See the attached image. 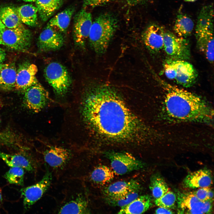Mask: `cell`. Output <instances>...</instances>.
Returning <instances> with one entry per match:
<instances>
[{"instance_id": "obj_1", "label": "cell", "mask_w": 214, "mask_h": 214, "mask_svg": "<svg viewBox=\"0 0 214 214\" xmlns=\"http://www.w3.org/2000/svg\"><path fill=\"white\" fill-rule=\"evenodd\" d=\"M82 100L79 111L81 123L95 134L121 141L141 138L146 132L142 122L111 88H94Z\"/></svg>"}, {"instance_id": "obj_2", "label": "cell", "mask_w": 214, "mask_h": 214, "mask_svg": "<svg viewBox=\"0 0 214 214\" xmlns=\"http://www.w3.org/2000/svg\"><path fill=\"white\" fill-rule=\"evenodd\" d=\"M164 83L166 91L163 108L171 120L206 124L213 121V109L202 98L186 90Z\"/></svg>"}, {"instance_id": "obj_3", "label": "cell", "mask_w": 214, "mask_h": 214, "mask_svg": "<svg viewBox=\"0 0 214 214\" xmlns=\"http://www.w3.org/2000/svg\"><path fill=\"white\" fill-rule=\"evenodd\" d=\"M118 26L116 17L106 12L100 15L93 21L88 37L90 46L98 54L106 51Z\"/></svg>"}, {"instance_id": "obj_4", "label": "cell", "mask_w": 214, "mask_h": 214, "mask_svg": "<svg viewBox=\"0 0 214 214\" xmlns=\"http://www.w3.org/2000/svg\"><path fill=\"white\" fill-rule=\"evenodd\" d=\"M213 17L212 5L203 7L198 16L195 29L197 47L211 63L214 61Z\"/></svg>"}, {"instance_id": "obj_5", "label": "cell", "mask_w": 214, "mask_h": 214, "mask_svg": "<svg viewBox=\"0 0 214 214\" xmlns=\"http://www.w3.org/2000/svg\"><path fill=\"white\" fill-rule=\"evenodd\" d=\"M45 79L58 95L66 94L71 84V79L66 67L57 62L49 63L44 70Z\"/></svg>"}, {"instance_id": "obj_6", "label": "cell", "mask_w": 214, "mask_h": 214, "mask_svg": "<svg viewBox=\"0 0 214 214\" xmlns=\"http://www.w3.org/2000/svg\"><path fill=\"white\" fill-rule=\"evenodd\" d=\"M0 36L4 45L11 49L25 51L31 45L32 34L23 25L14 28L7 27Z\"/></svg>"}, {"instance_id": "obj_7", "label": "cell", "mask_w": 214, "mask_h": 214, "mask_svg": "<svg viewBox=\"0 0 214 214\" xmlns=\"http://www.w3.org/2000/svg\"><path fill=\"white\" fill-rule=\"evenodd\" d=\"M105 154L110 161L113 171L118 175H122L140 170L144 167L142 161L127 152H109Z\"/></svg>"}, {"instance_id": "obj_8", "label": "cell", "mask_w": 214, "mask_h": 214, "mask_svg": "<svg viewBox=\"0 0 214 214\" xmlns=\"http://www.w3.org/2000/svg\"><path fill=\"white\" fill-rule=\"evenodd\" d=\"M170 65L172 80L182 86L190 87L195 83L197 73L193 65L185 60H168Z\"/></svg>"}, {"instance_id": "obj_9", "label": "cell", "mask_w": 214, "mask_h": 214, "mask_svg": "<svg viewBox=\"0 0 214 214\" xmlns=\"http://www.w3.org/2000/svg\"><path fill=\"white\" fill-rule=\"evenodd\" d=\"M46 169L44 175L39 182L21 189L25 210L29 209L39 200L50 187L52 180V175L48 169Z\"/></svg>"}, {"instance_id": "obj_10", "label": "cell", "mask_w": 214, "mask_h": 214, "mask_svg": "<svg viewBox=\"0 0 214 214\" xmlns=\"http://www.w3.org/2000/svg\"><path fill=\"white\" fill-rule=\"evenodd\" d=\"M92 15L90 12L83 8L75 15L73 28V36L75 45L84 48L88 38L92 24Z\"/></svg>"}, {"instance_id": "obj_11", "label": "cell", "mask_w": 214, "mask_h": 214, "mask_svg": "<svg viewBox=\"0 0 214 214\" xmlns=\"http://www.w3.org/2000/svg\"><path fill=\"white\" fill-rule=\"evenodd\" d=\"M163 48L166 54L174 59L185 60L190 55L188 41L169 32H165Z\"/></svg>"}, {"instance_id": "obj_12", "label": "cell", "mask_w": 214, "mask_h": 214, "mask_svg": "<svg viewBox=\"0 0 214 214\" xmlns=\"http://www.w3.org/2000/svg\"><path fill=\"white\" fill-rule=\"evenodd\" d=\"M49 100L48 92L39 82L24 91V104L28 109L35 112L44 108Z\"/></svg>"}, {"instance_id": "obj_13", "label": "cell", "mask_w": 214, "mask_h": 214, "mask_svg": "<svg viewBox=\"0 0 214 214\" xmlns=\"http://www.w3.org/2000/svg\"><path fill=\"white\" fill-rule=\"evenodd\" d=\"M212 202H203L199 200L193 193L181 195L178 201V213L188 214L209 213L211 212Z\"/></svg>"}, {"instance_id": "obj_14", "label": "cell", "mask_w": 214, "mask_h": 214, "mask_svg": "<svg viewBox=\"0 0 214 214\" xmlns=\"http://www.w3.org/2000/svg\"><path fill=\"white\" fill-rule=\"evenodd\" d=\"M66 197L58 210L61 214L90 213L89 202L83 191L77 192Z\"/></svg>"}, {"instance_id": "obj_15", "label": "cell", "mask_w": 214, "mask_h": 214, "mask_svg": "<svg viewBox=\"0 0 214 214\" xmlns=\"http://www.w3.org/2000/svg\"><path fill=\"white\" fill-rule=\"evenodd\" d=\"M64 41V38L62 33L47 25L39 36L37 45L41 51H53L61 48Z\"/></svg>"}, {"instance_id": "obj_16", "label": "cell", "mask_w": 214, "mask_h": 214, "mask_svg": "<svg viewBox=\"0 0 214 214\" xmlns=\"http://www.w3.org/2000/svg\"><path fill=\"white\" fill-rule=\"evenodd\" d=\"M71 152L67 149L59 146H53L44 152L45 162L51 168L55 170L65 168L72 160Z\"/></svg>"}, {"instance_id": "obj_17", "label": "cell", "mask_w": 214, "mask_h": 214, "mask_svg": "<svg viewBox=\"0 0 214 214\" xmlns=\"http://www.w3.org/2000/svg\"><path fill=\"white\" fill-rule=\"evenodd\" d=\"M37 71V67L34 64L26 62L20 65L17 70L15 89L24 91L38 83L36 76Z\"/></svg>"}, {"instance_id": "obj_18", "label": "cell", "mask_w": 214, "mask_h": 214, "mask_svg": "<svg viewBox=\"0 0 214 214\" xmlns=\"http://www.w3.org/2000/svg\"><path fill=\"white\" fill-rule=\"evenodd\" d=\"M165 32L162 27L155 24L150 25L145 29L142 39L149 51L156 52L163 48Z\"/></svg>"}, {"instance_id": "obj_19", "label": "cell", "mask_w": 214, "mask_h": 214, "mask_svg": "<svg viewBox=\"0 0 214 214\" xmlns=\"http://www.w3.org/2000/svg\"><path fill=\"white\" fill-rule=\"evenodd\" d=\"M141 186L137 181H119L105 187L103 192L105 197H115L125 194L131 192L140 191Z\"/></svg>"}, {"instance_id": "obj_20", "label": "cell", "mask_w": 214, "mask_h": 214, "mask_svg": "<svg viewBox=\"0 0 214 214\" xmlns=\"http://www.w3.org/2000/svg\"><path fill=\"white\" fill-rule=\"evenodd\" d=\"M186 187L195 188L210 187L213 184L211 173L208 170L200 169L187 175L183 181Z\"/></svg>"}, {"instance_id": "obj_21", "label": "cell", "mask_w": 214, "mask_h": 214, "mask_svg": "<svg viewBox=\"0 0 214 214\" xmlns=\"http://www.w3.org/2000/svg\"><path fill=\"white\" fill-rule=\"evenodd\" d=\"M152 205L150 196L147 194L139 196L129 204L121 207L118 213L142 214L147 210Z\"/></svg>"}, {"instance_id": "obj_22", "label": "cell", "mask_w": 214, "mask_h": 214, "mask_svg": "<svg viewBox=\"0 0 214 214\" xmlns=\"http://www.w3.org/2000/svg\"><path fill=\"white\" fill-rule=\"evenodd\" d=\"M75 11L74 7L66 8L51 18L47 25L61 33H66Z\"/></svg>"}, {"instance_id": "obj_23", "label": "cell", "mask_w": 214, "mask_h": 214, "mask_svg": "<svg viewBox=\"0 0 214 214\" xmlns=\"http://www.w3.org/2000/svg\"><path fill=\"white\" fill-rule=\"evenodd\" d=\"M0 158L11 167H21L30 172L35 169L31 160L21 154H10L0 151Z\"/></svg>"}, {"instance_id": "obj_24", "label": "cell", "mask_w": 214, "mask_h": 214, "mask_svg": "<svg viewBox=\"0 0 214 214\" xmlns=\"http://www.w3.org/2000/svg\"><path fill=\"white\" fill-rule=\"evenodd\" d=\"M63 0H36L38 13L41 21H47L62 6Z\"/></svg>"}, {"instance_id": "obj_25", "label": "cell", "mask_w": 214, "mask_h": 214, "mask_svg": "<svg viewBox=\"0 0 214 214\" xmlns=\"http://www.w3.org/2000/svg\"><path fill=\"white\" fill-rule=\"evenodd\" d=\"M114 177V172L107 166L100 165L95 167L89 175L90 181L94 185H103L110 182Z\"/></svg>"}, {"instance_id": "obj_26", "label": "cell", "mask_w": 214, "mask_h": 214, "mask_svg": "<svg viewBox=\"0 0 214 214\" xmlns=\"http://www.w3.org/2000/svg\"><path fill=\"white\" fill-rule=\"evenodd\" d=\"M16 9L22 23L32 27L37 25L38 10L36 7L27 4L17 7Z\"/></svg>"}, {"instance_id": "obj_27", "label": "cell", "mask_w": 214, "mask_h": 214, "mask_svg": "<svg viewBox=\"0 0 214 214\" xmlns=\"http://www.w3.org/2000/svg\"><path fill=\"white\" fill-rule=\"evenodd\" d=\"M0 19L6 27L14 28L23 25L16 8L7 6L0 8Z\"/></svg>"}, {"instance_id": "obj_28", "label": "cell", "mask_w": 214, "mask_h": 214, "mask_svg": "<svg viewBox=\"0 0 214 214\" xmlns=\"http://www.w3.org/2000/svg\"><path fill=\"white\" fill-rule=\"evenodd\" d=\"M0 86L4 89L10 90L15 87L17 70L14 63L3 64L0 71Z\"/></svg>"}, {"instance_id": "obj_29", "label": "cell", "mask_w": 214, "mask_h": 214, "mask_svg": "<svg viewBox=\"0 0 214 214\" xmlns=\"http://www.w3.org/2000/svg\"><path fill=\"white\" fill-rule=\"evenodd\" d=\"M194 26L191 18L185 15L180 14L177 17L174 30L177 35L185 38L191 33Z\"/></svg>"}, {"instance_id": "obj_30", "label": "cell", "mask_w": 214, "mask_h": 214, "mask_svg": "<svg viewBox=\"0 0 214 214\" xmlns=\"http://www.w3.org/2000/svg\"><path fill=\"white\" fill-rule=\"evenodd\" d=\"M149 188L155 199L160 197L169 190L165 180L157 174H154L151 177Z\"/></svg>"}, {"instance_id": "obj_31", "label": "cell", "mask_w": 214, "mask_h": 214, "mask_svg": "<svg viewBox=\"0 0 214 214\" xmlns=\"http://www.w3.org/2000/svg\"><path fill=\"white\" fill-rule=\"evenodd\" d=\"M140 191H134L117 196L105 197V200L111 206L122 207L128 204L139 196Z\"/></svg>"}, {"instance_id": "obj_32", "label": "cell", "mask_w": 214, "mask_h": 214, "mask_svg": "<svg viewBox=\"0 0 214 214\" xmlns=\"http://www.w3.org/2000/svg\"><path fill=\"white\" fill-rule=\"evenodd\" d=\"M24 169L19 167H13L4 174V176L10 184L23 186L24 183Z\"/></svg>"}, {"instance_id": "obj_33", "label": "cell", "mask_w": 214, "mask_h": 214, "mask_svg": "<svg viewBox=\"0 0 214 214\" xmlns=\"http://www.w3.org/2000/svg\"><path fill=\"white\" fill-rule=\"evenodd\" d=\"M176 197L175 194L169 190L160 197L155 200V205L159 207L168 209L174 208L175 206Z\"/></svg>"}, {"instance_id": "obj_34", "label": "cell", "mask_w": 214, "mask_h": 214, "mask_svg": "<svg viewBox=\"0 0 214 214\" xmlns=\"http://www.w3.org/2000/svg\"><path fill=\"white\" fill-rule=\"evenodd\" d=\"M112 0H83L84 7H90L94 8L103 6L111 2Z\"/></svg>"}, {"instance_id": "obj_35", "label": "cell", "mask_w": 214, "mask_h": 214, "mask_svg": "<svg viewBox=\"0 0 214 214\" xmlns=\"http://www.w3.org/2000/svg\"><path fill=\"white\" fill-rule=\"evenodd\" d=\"M210 188V187L200 188L193 193L202 201H209L208 194Z\"/></svg>"}, {"instance_id": "obj_36", "label": "cell", "mask_w": 214, "mask_h": 214, "mask_svg": "<svg viewBox=\"0 0 214 214\" xmlns=\"http://www.w3.org/2000/svg\"><path fill=\"white\" fill-rule=\"evenodd\" d=\"M156 214H173L174 213L170 209L165 207H159L155 211Z\"/></svg>"}, {"instance_id": "obj_37", "label": "cell", "mask_w": 214, "mask_h": 214, "mask_svg": "<svg viewBox=\"0 0 214 214\" xmlns=\"http://www.w3.org/2000/svg\"><path fill=\"white\" fill-rule=\"evenodd\" d=\"M126 3L130 6H134L144 2L145 0H124Z\"/></svg>"}, {"instance_id": "obj_38", "label": "cell", "mask_w": 214, "mask_h": 214, "mask_svg": "<svg viewBox=\"0 0 214 214\" xmlns=\"http://www.w3.org/2000/svg\"><path fill=\"white\" fill-rule=\"evenodd\" d=\"M6 56L5 51L0 48V64H2Z\"/></svg>"}, {"instance_id": "obj_39", "label": "cell", "mask_w": 214, "mask_h": 214, "mask_svg": "<svg viewBox=\"0 0 214 214\" xmlns=\"http://www.w3.org/2000/svg\"><path fill=\"white\" fill-rule=\"evenodd\" d=\"M6 27L0 19V35L2 32L6 28Z\"/></svg>"}, {"instance_id": "obj_40", "label": "cell", "mask_w": 214, "mask_h": 214, "mask_svg": "<svg viewBox=\"0 0 214 214\" xmlns=\"http://www.w3.org/2000/svg\"><path fill=\"white\" fill-rule=\"evenodd\" d=\"M3 204V198L2 196V191L0 188V209L2 207Z\"/></svg>"}, {"instance_id": "obj_41", "label": "cell", "mask_w": 214, "mask_h": 214, "mask_svg": "<svg viewBox=\"0 0 214 214\" xmlns=\"http://www.w3.org/2000/svg\"><path fill=\"white\" fill-rule=\"evenodd\" d=\"M25 2H34L36 0H20Z\"/></svg>"}, {"instance_id": "obj_42", "label": "cell", "mask_w": 214, "mask_h": 214, "mask_svg": "<svg viewBox=\"0 0 214 214\" xmlns=\"http://www.w3.org/2000/svg\"><path fill=\"white\" fill-rule=\"evenodd\" d=\"M0 45H4L0 35Z\"/></svg>"}, {"instance_id": "obj_43", "label": "cell", "mask_w": 214, "mask_h": 214, "mask_svg": "<svg viewBox=\"0 0 214 214\" xmlns=\"http://www.w3.org/2000/svg\"><path fill=\"white\" fill-rule=\"evenodd\" d=\"M186 1L188 2H193L196 1V0H185Z\"/></svg>"}, {"instance_id": "obj_44", "label": "cell", "mask_w": 214, "mask_h": 214, "mask_svg": "<svg viewBox=\"0 0 214 214\" xmlns=\"http://www.w3.org/2000/svg\"><path fill=\"white\" fill-rule=\"evenodd\" d=\"M3 64H0V71H1V69L3 66Z\"/></svg>"}, {"instance_id": "obj_45", "label": "cell", "mask_w": 214, "mask_h": 214, "mask_svg": "<svg viewBox=\"0 0 214 214\" xmlns=\"http://www.w3.org/2000/svg\"><path fill=\"white\" fill-rule=\"evenodd\" d=\"M1 75H0V86L1 84Z\"/></svg>"}, {"instance_id": "obj_46", "label": "cell", "mask_w": 214, "mask_h": 214, "mask_svg": "<svg viewBox=\"0 0 214 214\" xmlns=\"http://www.w3.org/2000/svg\"><path fill=\"white\" fill-rule=\"evenodd\" d=\"M1 122V119H0V122Z\"/></svg>"}]
</instances>
